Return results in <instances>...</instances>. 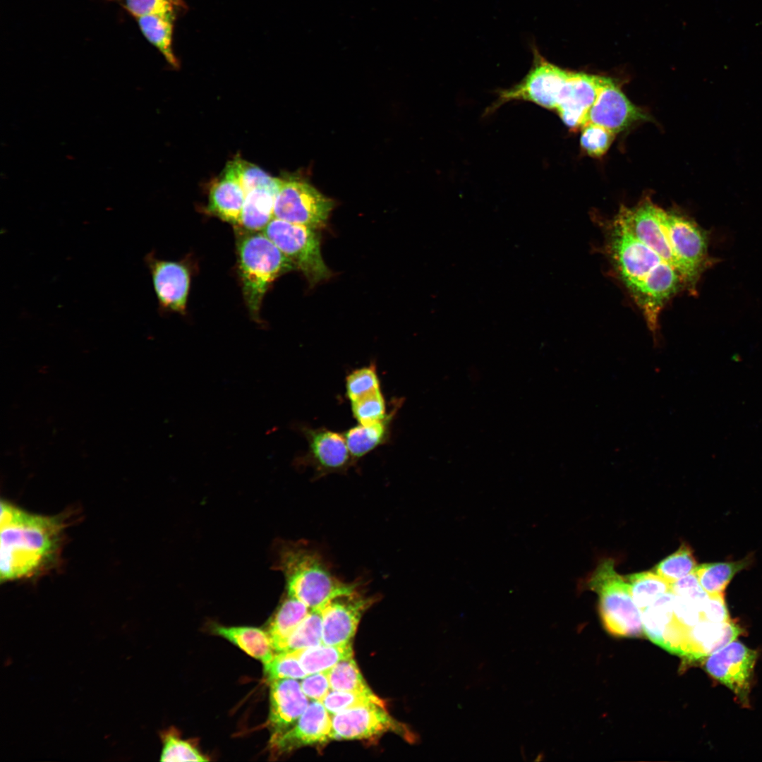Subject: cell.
Masks as SVG:
<instances>
[{"mask_svg": "<svg viewBox=\"0 0 762 762\" xmlns=\"http://www.w3.org/2000/svg\"><path fill=\"white\" fill-rule=\"evenodd\" d=\"M62 514L44 516L1 502V582L38 576L56 566L68 525Z\"/></svg>", "mask_w": 762, "mask_h": 762, "instance_id": "obj_1", "label": "cell"}, {"mask_svg": "<svg viewBox=\"0 0 762 762\" xmlns=\"http://www.w3.org/2000/svg\"><path fill=\"white\" fill-rule=\"evenodd\" d=\"M603 227L605 253L643 314L663 308L680 292L682 280L677 270L615 217Z\"/></svg>", "mask_w": 762, "mask_h": 762, "instance_id": "obj_2", "label": "cell"}, {"mask_svg": "<svg viewBox=\"0 0 762 762\" xmlns=\"http://www.w3.org/2000/svg\"><path fill=\"white\" fill-rule=\"evenodd\" d=\"M277 565L285 576L287 594L312 609L358 591L357 583L339 579L316 551L299 543L282 547Z\"/></svg>", "mask_w": 762, "mask_h": 762, "instance_id": "obj_3", "label": "cell"}, {"mask_svg": "<svg viewBox=\"0 0 762 762\" xmlns=\"http://www.w3.org/2000/svg\"><path fill=\"white\" fill-rule=\"evenodd\" d=\"M586 587L598 596V610L605 629L616 637H641V613L625 576L619 574L612 558L599 562L587 576Z\"/></svg>", "mask_w": 762, "mask_h": 762, "instance_id": "obj_4", "label": "cell"}, {"mask_svg": "<svg viewBox=\"0 0 762 762\" xmlns=\"http://www.w3.org/2000/svg\"><path fill=\"white\" fill-rule=\"evenodd\" d=\"M238 250L244 298L251 315L257 318L270 284L279 275L296 268L262 231H250L243 236Z\"/></svg>", "mask_w": 762, "mask_h": 762, "instance_id": "obj_5", "label": "cell"}, {"mask_svg": "<svg viewBox=\"0 0 762 762\" xmlns=\"http://www.w3.org/2000/svg\"><path fill=\"white\" fill-rule=\"evenodd\" d=\"M660 217L667 239L682 265L686 290L696 294L702 274L717 262L708 253V234L681 212L662 209Z\"/></svg>", "mask_w": 762, "mask_h": 762, "instance_id": "obj_6", "label": "cell"}, {"mask_svg": "<svg viewBox=\"0 0 762 762\" xmlns=\"http://www.w3.org/2000/svg\"><path fill=\"white\" fill-rule=\"evenodd\" d=\"M316 230L273 217L262 231L311 286L327 279L331 274L322 257L320 238Z\"/></svg>", "mask_w": 762, "mask_h": 762, "instance_id": "obj_7", "label": "cell"}, {"mask_svg": "<svg viewBox=\"0 0 762 762\" xmlns=\"http://www.w3.org/2000/svg\"><path fill=\"white\" fill-rule=\"evenodd\" d=\"M569 72L547 61L535 51L533 66L526 77L514 86L497 91V99L485 114L493 113L512 101L529 102L555 111Z\"/></svg>", "mask_w": 762, "mask_h": 762, "instance_id": "obj_8", "label": "cell"}, {"mask_svg": "<svg viewBox=\"0 0 762 762\" xmlns=\"http://www.w3.org/2000/svg\"><path fill=\"white\" fill-rule=\"evenodd\" d=\"M334 202L308 183L282 181L274 205V217L315 229L326 225Z\"/></svg>", "mask_w": 762, "mask_h": 762, "instance_id": "obj_9", "label": "cell"}, {"mask_svg": "<svg viewBox=\"0 0 762 762\" xmlns=\"http://www.w3.org/2000/svg\"><path fill=\"white\" fill-rule=\"evenodd\" d=\"M385 707L370 703L332 715L331 739H371L387 732H394L410 742H417L418 737L393 719Z\"/></svg>", "mask_w": 762, "mask_h": 762, "instance_id": "obj_10", "label": "cell"}, {"mask_svg": "<svg viewBox=\"0 0 762 762\" xmlns=\"http://www.w3.org/2000/svg\"><path fill=\"white\" fill-rule=\"evenodd\" d=\"M756 657V651L734 640L708 655L705 668L713 677L729 687L744 705H748Z\"/></svg>", "mask_w": 762, "mask_h": 762, "instance_id": "obj_11", "label": "cell"}, {"mask_svg": "<svg viewBox=\"0 0 762 762\" xmlns=\"http://www.w3.org/2000/svg\"><path fill=\"white\" fill-rule=\"evenodd\" d=\"M332 715L321 701H312L292 727L271 737L270 747L274 756H280L307 745L331 739Z\"/></svg>", "mask_w": 762, "mask_h": 762, "instance_id": "obj_12", "label": "cell"}, {"mask_svg": "<svg viewBox=\"0 0 762 762\" xmlns=\"http://www.w3.org/2000/svg\"><path fill=\"white\" fill-rule=\"evenodd\" d=\"M375 598L356 592L339 596L322 608V643L344 645L353 637L363 614L374 603Z\"/></svg>", "mask_w": 762, "mask_h": 762, "instance_id": "obj_13", "label": "cell"}, {"mask_svg": "<svg viewBox=\"0 0 762 762\" xmlns=\"http://www.w3.org/2000/svg\"><path fill=\"white\" fill-rule=\"evenodd\" d=\"M301 429L308 446L305 459L318 474L344 472L356 462L344 434L322 427Z\"/></svg>", "mask_w": 762, "mask_h": 762, "instance_id": "obj_14", "label": "cell"}, {"mask_svg": "<svg viewBox=\"0 0 762 762\" xmlns=\"http://www.w3.org/2000/svg\"><path fill=\"white\" fill-rule=\"evenodd\" d=\"M607 78L569 72L555 111L571 130L582 128Z\"/></svg>", "mask_w": 762, "mask_h": 762, "instance_id": "obj_15", "label": "cell"}, {"mask_svg": "<svg viewBox=\"0 0 762 762\" xmlns=\"http://www.w3.org/2000/svg\"><path fill=\"white\" fill-rule=\"evenodd\" d=\"M645 118L643 111L626 97L610 78H606L587 114L585 123L600 126L616 134Z\"/></svg>", "mask_w": 762, "mask_h": 762, "instance_id": "obj_16", "label": "cell"}, {"mask_svg": "<svg viewBox=\"0 0 762 762\" xmlns=\"http://www.w3.org/2000/svg\"><path fill=\"white\" fill-rule=\"evenodd\" d=\"M270 702L267 725L271 737L279 735L292 727L310 703L301 683L290 678L270 682Z\"/></svg>", "mask_w": 762, "mask_h": 762, "instance_id": "obj_17", "label": "cell"}, {"mask_svg": "<svg viewBox=\"0 0 762 762\" xmlns=\"http://www.w3.org/2000/svg\"><path fill=\"white\" fill-rule=\"evenodd\" d=\"M240 157L229 162L221 177L212 184L208 210L220 219L239 226L246 193L240 179Z\"/></svg>", "mask_w": 762, "mask_h": 762, "instance_id": "obj_18", "label": "cell"}, {"mask_svg": "<svg viewBox=\"0 0 762 762\" xmlns=\"http://www.w3.org/2000/svg\"><path fill=\"white\" fill-rule=\"evenodd\" d=\"M155 293L166 308L185 310L189 289V274L182 265L147 258Z\"/></svg>", "mask_w": 762, "mask_h": 762, "instance_id": "obj_19", "label": "cell"}, {"mask_svg": "<svg viewBox=\"0 0 762 762\" xmlns=\"http://www.w3.org/2000/svg\"><path fill=\"white\" fill-rule=\"evenodd\" d=\"M740 632L730 619L723 623L701 620L687 631L681 655L690 660L708 657L735 640Z\"/></svg>", "mask_w": 762, "mask_h": 762, "instance_id": "obj_20", "label": "cell"}, {"mask_svg": "<svg viewBox=\"0 0 762 762\" xmlns=\"http://www.w3.org/2000/svg\"><path fill=\"white\" fill-rule=\"evenodd\" d=\"M282 181L275 178L272 183L246 193L239 226L250 232L264 229L274 217V201Z\"/></svg>", "mask_w": 762, "mask_h": 762, "instance_id": "obj_21", "label": "cell"}, {"mask_svg": "<svg viewBox=\"0 0 762 762\" xmlns=\"http://www.w3.org/2000/svg\"><path fill=\"white\" fill-rule=\"evenodd\" d=\"M179 13L167 12L135 18L143 35L174 68L179 66V62L174 54L172 41L174 23Z\"/></svg>", "mask_w": 762, "mask_h": 762, "instance_id": "obj_22", "label": "cell"}, {"mask_svg": "<svg viewBox=\"0 0 762 762\" xmlns=\"http://www.w3.org/2000/svg\"><path fill=\"white\" fill-rule=\"evenodd\" d=\"M213 632L260 660L263 665L269 663L276 653L267 632L260 628L215 626Z\"/></svg>", "mask_w": 762, "mask_h": 762, "instance_id": "obj_23", "label": "cell"}, {"mask_svg": "<svg viewBox=\"0 0 762 762\" xmlns=\"http://www.w3.org/2000/svg\"><path fill=\"white\" fill-rule=\"evenodd\" d=\"M399 406L400 405L395 403L387 417L381 421L370 425L358 423L344 433L348 448L355 461L389 440L390 425Z\"/></svg>", "mask_w": 762, "mask_h": 762, "instance_id": "obj_24", "label": "cell"}, {"mask_svg": "<svg viewBox=\"0 0 762 762\" xmlns=\"http://www.w3.org/2000/svg\"><path fill=\"white\" fill-rule=\"evenodd\" d=\"M310 610L302 601L287 594L271 618L266 631L275 653L282 651L289 636Z\"/></svg>", "mask_w": 762, "mask_h": 762, "instance_id": "obj_25", "label": "cell"}, {"mask_svg": "<svg viewBox=\"0 0 762 762\" xmlns=\"http://www.w3.org/2000/svg\"><path fill=\"white\" fill-rule=\"evenodd\" d=\"M288 653L298 659L307 675L327 671L339 662L353 658L351 643L338 646L322 644Z\"/></svg>", "mask_w": 762, "mask_h": 762, "instance_id": "obj_26", "label": "cell"}, {"mask_svg": "<svg viewBox=\"0 0 762 762\" xmlns=\"http://www.w3.org/2000/svg\"><path fill=\"white\" fill-rule=\"evenodd\" d=\"M641 613L644 633L654 643L662 647L675 620L674 594L670 591L663 595Z\"/></svg>", "mask_w": 762, "mask_h": 762, "instance_id": "obj_27", "label": "cell"}, {"mask_svg": "<svg viewBox=\"0 0 762 762\" xmlns=\"http://www.w3.org/2000/svg\"><path fill=\"white\" fill-rule=\"evenodd\" d=\"M749 563L750 560L746 558L736 562L697 564L694 573L708 595L722 594L734 575Z\"/></svg>", "mask_w": 762, "mask_h": 762, "instance_id": "obj_28", "label": "cell"}, {"mask_svg": "<svg viewBox=\"0 0 762 762\" xmlns=\"http://www.w3.org/2000/svg\"><path fill=\"white\" fill-rule=\"evenodd\" d=\"M625 578L629 583L631 597L641 612L672 589V583L654 570L631 574Z\"/></svg>", "mask_w": 762, "mask_h": 762, "instance_id": "obj_29", "label": "cell"}, {"mask_svg": "<svg viewBox=\"0 0 762 762\" xmlns=\"http://www.w3.org/2000/svg\"><path fill=\"white\" fill-rule=\"evenodd\" d=\"M322 607L311 609L286 640L282 652H291L322 643Z\"/></svg>", "mask_w": 762, "mask_h": 762, "instance_id": "obj_30", "label": "cell"}, {"mask_svg": "<svg viewBox=\"0 0 762 762\" xmlns=\"http://www.w3.org/2000/svg\"><path fill=\"white\" fill-rule=\"evenodd\" d=\"M327 673L332 690L373 694L353 658L339 662Z\"/></svg>", "mask_w": 762, "mask_h": 762, "instance_id": "obj_31", "label": "cell"}, {"mask_svg": "<svg viewBox=\"0 0 762 762\" xmlns=\"http://www.w3.org/2000/svg\"><path fill=\"white\" fill-rule=\"evenodd\" d=\"M696 566L693 550L688 544L682 543L677 550L658 562L654 571L673 583L693 573Z\"/></svg>", "mask_w": 762, "mask_h": 762, "instance_id": "obj_32", "label": "cell"}, {"mask_svg": "<svg viewBox=\"0 0 762 762\" xmlns=\"http://www.w3.org/2000/svg\"><path fill=\"white\" fill-rule=\"evenodd\" d=\"M345 389L346 396L351 402L380 389L375 364L371 363L350 372L345 379Z\"/></svg>", "mask_w": 762, "mask_h": 762, "instance_id": "obj_33", "label": "cell"}, {"mask_svg": "<svg viewBox=\"0 0 762 762\" xmlns=\"http://www.w3.org/2000/svg\"><path fill=\"white\" fill-rule=\"evenodd\" d=\"M351 411L358 423L370 425L385 419L387 416L385 399L378 389L351 401Z\"/></svg>", "mask_w": 762, "mask_h": 762, "instance_id": "obj_34", "label": "cell"}, {"mask_svg": "<svg viewBox=\"0 0 762 762\" xmlns=\"http://www.w3.org/2000/svg\"><path fill=\"white\" fill-rule=\"evenodd\" d=\"M163 749L162 761H207L208 758L202 754L191 743L179 738L170 731L162 734Z\"/></svg>", "mask_w": 762, "mask_h": 762, "instance_id": "obj_35", "label": "cell"}, {"mask_svg": "<svg viewBox=\"0 0 762 762\" xmlns=\"http://www.w3.org/2000/svg\"><path fill=\"white\" fill-rule=\"evenodd\" d=\"M331 715L358 706L376 703L385 706V702L373 694L331 690L322 701Z\"/></svg>", "mask_w": 762, "mask_h": 762, "instance_id": "obj_36", "label": "cell"}, {"mask_svg": "<svg viewBox=\"0 0 762 762\" xmlns=\"http://www.w3.org/2000/svg\"><path fill=\"white\" fill-rule=\"evenodd\" d=\"M118 4L134 18L143 16L185 11L183 0H108Z\"/></svg>", "mask_w": 762, "mask_h": 762, "instance_id": "obj_37", "label": "cell"}, {"mask_svg": "<svg viewBox=\"0 0 762 762\" xmlns=\"http://www.w3.org/2000/svg\"><path fill=\"white\" fill-rule=\"evenodd\" d=\"M263 666L270 682L285 678L303 679L308 675L298 659L288 652L276 653L272 660Z\"/></svg>", "mask_w": 762, "mask_h": 762, "instance_id": "obj_38", "label": "cell"}, {"mask_svg": "<svg viewBox=\"0 0 762 762\" xmlns=\"http://www.w3.org/2000/svg\"><path fill=\"white\" fill-rule=\"evenodd\" d=\"M581 130V146L591 157H602L615 138L614 133L598 125L588 123Z\"/></svg>", "mask_w": 762, "mask_h": 762, "instance_id": "obj_39", "label": "cell"}, {"mask_svg": "<svg viewBox=\"0 0 762 762\" xmlns=\"http://www.w3.org/2000/svg\"><path fill=\"white\" fill-rule=\"evenodd\" d=\"M300 683L303 693L313 701L322 702L332 690L327 671L308 675Z\"/></svg>", "mask_w": 762, "mask_h": 762, "instance_id": "obj_40", "label": "cell"}, {"mask_svg": "<svg viewBox=\"0 0 762 762\" xmlns=\"http://www.w3.org/2000/svg\"><path fill=\"white\" fill-rule=\"evenodd\" d=\"M240 179L245 193L260 186L272 183L275 178L269 176L258 167L240 160Z\"/></svg>", "mask_w": 762, "mask_h": 762, "instance_id": "obj_41", "label": "cell"}, {"mask_svg": "<svg viewBox=\"0 0 762 762\" xmlns=\"http://www.w3.org/2000/svg\"><path fill=\"white\" fill-rule=\"evenodd\" d=\"M702 620L715 623L728 622L730 619L725 604L724 593L708 595L701 610Z\"/></svg>", "mask_w": 762, "mask_h": 762, "instance_id": "obj_42", "label": "cell"}, {"mask_svg": "<svg viewBox=\"0 0 762 762\" xmlns=\"http://www.w3.org/2000/svg\"><path fill=\"white\" fill-rule=\"evenodd\" d=\"M671 591L676 595L698 602H703L708 597L694 572L672 583Z\"/></svg>", "mask_w": 762, "mask_h": 762, "instance_id": "obj_43", "label": "cell"}]
</instances>
